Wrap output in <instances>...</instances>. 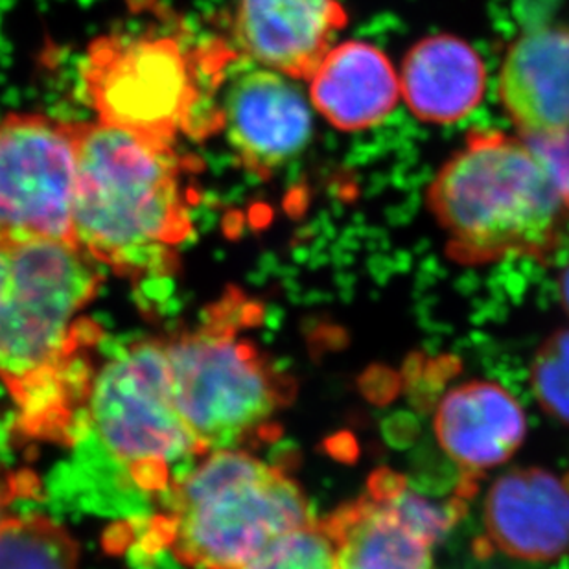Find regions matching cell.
Wrapping results in <instances>:
<instances>
[{"mask_svg": "<svg viewBox=\"0 0 569 569\" xmlns=\"http://www.w3.org/2000/svg\"><path fill=\"white\" fill-rule=\"evenodd\" d=\"M0 293V380L19 408V426L33 439L72 437L87 406L91 367L89 330L81 312L97 297L102 273L76 242L38 240L8 246Z\"/></svg>", "mask_w": 569, "mask_h": 569, "instance_id": "obj_1", "label": "cell"}, {"mask_svg": "<svg viewBox=\"0 0 569 569\" xmlns=\"http://www.w3.org/2000/svg\"><path fill=\"white\" fill-rule=\"evenodd\" d=\"M74 242L124 277L172 273L192 234L181 157L170 142L76 122Z\"/></svg>", "mask_w": 569, "mask_h": 569, "instance_id": "obj_2", "label": "cell"}, {"mask_svg": "<svg viewBox=\"0 0 569 569\" xmlns=\"http://www.w3.org/2000/svg\"><path fill=\"white\" fill-rule=\"evenodd\" d=\"M448 254L467 266L546 260L559 249L569 204L537 148L521 134L473 129L426 189Z\"/></svg>", "mask_w": 569, "mask_h": 569, "instance_id": "obj_3", "label": "cell"}, {"mask_svg": "<svg viewBox=\"0 0 569 569\" xmlns=\"http://www.w3.org/2000/svg\"><path fill=\"white\" fill-rule=\"evenodd\" d=\"M297 479L246 448L204 453L170 485L151 535L192 569H243L286 532L312 521Z\"/></svg>", "mask_w": 569, "mask_h": 569, "instance_id": "obj_4", "label": "cell"}, {"mask_svg": "<svg viewBox=\"0 0 569 569\" xmlns=\"http://www.w3.org/2000/svg\"><path fill=\"white\" fill-rule=\"evenodd\" d=\"M257 305L227 293L204 321L164 339L173 402L204 453L263 441L296 383L240 336Z\"/></svg>", "mask_w": 569, "mask_h": 569, "instance_id": "obj_5", "label": "cell"}, {"mask_svg": "<svg viewBox=\"0 0 569 569\" xmlns=\"http://www.w3.org/2000/svg\"><path fill=\"white\" fill-rule=\"evenodd\" d=\"M87 419L103 448L144 490H167L172 468L204 450L173 402L164 339H140L92 377Z\"/></svg>", "mask_w": 569, "mask_h": 569, "instance_id": "obj_6", "label": "cell"}, {"mask_svg": "<svg viewBox=\"0 0 569 569\" xmlns=\"http://www.w3.org/2000/svg\"><path fill=\"white\" fill-rule=\"evenodd\" d=\"M98 122L170 142L189 131L201 100L189 56L168 36H108L81 67Z\"/></svg>", "mask_w": 569, "mask_h": 569, "instance_id": "obj_7", "label": "cell"}, {"mask_svg": "<svg viewBox=\"0 0 569 569\" xmlns=\"http://www.w3.org/2000/svg\"><path fill=\"white\" fill-rule=\"evenodd\" d=\"M76 122L11 113L0 120V246L74 242Z\"/></svg>", "mask_w": 569, "mask_h": 569, "instance_id": "obj_8", "label": "cell"}, {"mask_svg": "<svg viewBox=\"0 0 569 569\" xmlns=\"http://www.w3.org/2000/svg\"><path fill=\"white\" fill-rule=\"evenodd\" d=\"M288 76L260 64L232 76L221 102V129L246 172L268 181L307 150L312 108Z\"/></svg>", "mask_w": 569, "mask_h": 569, "instance_id": "obj_9", "label": "cell"}, {"mask_svg": "<svg viewBox=\"0 0 569 569\" xmlns=\"http://www.w3.org/2000/svg\"><path fill=\"white\" fill-rule=\"evenodd\" d=\"M485 540L495 551L526 562L569 555V472L516 468L490 487Z\"/></svg>", "mask_w": 569, "mask_h": 569, "instance_id": "obj_10", "label": "cell"}, {"mask_svg": "<svg viewBox=\"0 0 569 569\" xmlns=\"http://www.w3.org/2000/svg\"><path fill=\"white\" fill-rule=\"evenodd\" d=\"M347 22L341 0H237L234 39L251 63L307 81Z\"/></svg>", "mask_w": 569, "mask_h": 569, "instance_id": "obj_11", "label": "cell"}, {"mask_svg": "<svg viewBox=\"0 0 569 569\" xmlns=\"http://www.w3.org/2000/svg\"><path fill=\"white\" fill-rule=\"evenodd\" d=\"M437 442L465 472V483L515 456L527 436L521 403L506 387L472 380L446 392L433 420Z\"/></svg>", "mask_w": 569, "mask_h": 569, "instance_id": "obj_12", "label": "cell"}, {"mask_svg": "<svg viewBox=\"0 0 569 569\" xmlns=\"http://www.w3.org/2000/svg\"><path fill=\"white\" fill-rule=\"evenodd\" d=\"M498 94L523 139L569 134V28L521 33L501 63Z\"/></svg>", "mask_w": 569, "mask_h": 569, "instance_id": "obj_13", "label": "cell"}, {"mask_svg": "<svg viewBox=\"0 0 569 569\" xmlns=\"http://www.w3.org/2000/svg\"><path fill=\"white\" fill-rule=\"evenodd\" d=\"M307 81L312 108L345 133L383 124L402 98L400 78L386 52L360 39L333 44Z\"/></svg>", "mask_w": 569, "mask_h": 569, "instance_id": "obj_14", "label": "cell"}, {"mask_svg": "<svg viewBox=\"0 0 569 569\" xmlns=\"http://www.w3.org/2000/svg\"><path fill=\"white\" fill-rule=\"evenodd\" d=\"M400 97L428 124H456L483 102L489 72L478 50L451 33L420 39L400 69Z\"/></svg>", "mask_w": 569, "mask_h": 569, "instance_id": "obj_15", "label": "cell"}, {"mask_svg": "<svg viewBox=\"0 0 569 569\" xmlns=\"http://www.w3.org/2000/svg\"><path fill=\"white\" fill-rule=\"evenodd\" d=\"M327 521L338 540L339 569H433L436 540L369 485Z\"/></svg>", "mask_w": 569, "mask_h": 569, "instance_id": "obj_16", "label": "cell"}, {"mask_svg": "<svg viewBox=\"0 0 569 569\" xmlns=\"http://www.w3.org/2000/svg\"><path fill=\"white\" fill-rule=\"evenodd\" d=\"M0 569H80V549L49 518H6L0 523Z\"/></svg>", "mask_w": 569, "mask_h": 569, "instance_id": "obj_17", "label": "cell"}, {"mask_svg": "<svg viewBox=\"0 0 569 569\" xmlns=\"http://www.w3.org/2000/svg\"><path fill=\"white\" fill-rule=\"evenodd\" d=\"M243 569H339L338 540L327 518H313L269 543Z\"/></svg>", "mask_w": 569, "mask_h": 569, "instance_id": "obj_18", "label": "cell"}, {"mask_svg": "<svg viewBox=\"0 0 569 569\" xmlns=\"http://www.w3.org/2000/svg\"><path fill=\"white\" fill-rule=\"evenodd\" d=\"M529 378L540 408L569 426V328H560L540 345Z\"/></svg>", "mask_w": 569, "mask_h": 569, "instance_id": "obj_19", "label": "cell"}, {"mask_svg": "<svg viewBox=\"0 0 569 569\" xmlns=\"http://www.w3.org/2000/svg\"><path fill=\"white\" fill-rule=\"evenodd\" d=\"M38 483L36 479H28L27 476L22 478H13V476H0V523L8 518L6 516V509L10 506V501L13 500L17 489L19 487H30V485Z\"/></svg>", "mask_w": 569, "mask_h": 569, "instance_id": "obj_20", "label": "cell"}, {"mask_svg": "<svg viewBox=\"0 0 569 569\" xmlns=\"http://www.w3.org/2000/svg\"><path fill=\"white\" fill-rule=\"evenodd\" d=\"M559 299L560 305L565 308V312L569 316V263L568 268L562 271L559 280Z\"/></svg>", "mask_w": 569, "mask_h": 569, "instance_id": "obj_21", "label": "cell"}, {"mask_svg": "<svg viewBox=\"0 0 569 569\" xmlns=\"http://www.w3.org/2000/svg\"><path fill=\"white\" fill-rule=\"evenodd\" d=\"M8 254H10V248L0 246V293L4 288L6 273H8Z\"/></svg>", "mask_w": 569, "mask_h": 569, "instance_id": "obj_22", "label": "cell"}]
</instances>
